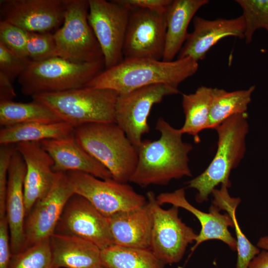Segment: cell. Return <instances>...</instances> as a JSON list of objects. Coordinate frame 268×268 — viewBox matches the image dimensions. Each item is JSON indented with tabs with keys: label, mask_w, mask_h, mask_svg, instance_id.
Returning <instances> with one entry per match:
<instances>
[{
	"label": "cell",
	"mask_w": 268,
	"mask_h": 268,
	"mask_svg": "<svg viewBox=\"0 0 268 268\" xmlns=\"http://www.w3.org/2000/svg\"><path fill=\"white\" fill-rule=\"evenodd\" d=\"M155 129L160 134L159 138L143 140L137 148V163L130 182L141 187L166 185L172 180L192 176L189 154L192 144L184 142L180 130L162 117L157 120Z\"/></svg>",
	"instance_id": "cell-1"
},
{
	"label": "cell",
	"mask_w": 268,
	"mask_h": 268,
	"mask_svg": "<svg viewBox=\"0 0 268 268\" xmlns=\"http://www.w3.org/2000/svg\"><path fill=\"white\" fill-rule=\"evenodd\" d=\"M198 68V62L190 57L171 62L147 58L124 59L116 66L104 69L85 86L111 89L119 94L156 84L178 88L195 74Z\"/></svg>",
	"instance_id": "cell-2"
},
{
	"label": "cell",
	"mask_w": 268,
	"mask_h": 268,
	"mask_svg": "<svg viewBox=\"0 0 268 268\" xmlns=\"http://www.w3.org/2000/svg\"><path fill=\"white\" fill-rule=\"evenodd\" d=\"M78 144L104 166L114 180L128 183L136 168L137 149L116 123H91L74 128Z\"/></svg>",
	"instance_id": "cell-3"
},
{
	"label": "cell",
	"mask_w": 268,
	"mask_h": 268,
	"mask_svg": "<svg viewBox=\"0 0 268 268\" xmlns=\"http://www.w3.org/2000/svg\"><path fill=\"white\" fill-rule=\"evenodd\" d=\"M247 118V113L234 115L215 128L218 141L214 157L202 173L187 182L188 188L197 190L198 202L206 201L220 184L231 186V172L238 166L246 150Z\"/></svg>",
	"instance_id": "cell-4"
},
{
	"label": "cell",
	"mask_w": 268,
	"mask_h": 268,
	"mask_svg": "<svg viewBox=\"0 0 268 268\" xmlns=\"http://www.w3.org/2000/svg\"><path fill=\"white\" fill-rule=\"evenodd\" d=\"M118 95L111 89L85 86L31 97L49 107L61 121L75 128L91 123H116Z\"/></svg>",
	"instance_id": "cell-5"
},
{
	"label": "cell",
	"mask_w": 268,
	"mask_h": 268,
	"mask_svg": "<svg viewBox=\"0 0 268 268\" xmlns=\"http://www.w3.org/2000/svg\"><path fill=\"white\" fill-rule=\"evenodd\" d=\"M104 61L76 63L55 57L32 62L18 78L21 91L31 96L85 87L103 71Z\"/></svg>",
	"instance_id": "cell-6"
},
{
	"label": "cell",
	"mask_w": 268,
	"mask_h": 268,
	"mask_svg": "<svg viewBox=\"0 0 268 268\" xmlns=\"http://www.w3.org/2000/svg\"><path fill=\"white\" fill-rule=\"evenodd\" d=\"M65 5L63 24L53 33L57 57L76 63L104 60L88 22V0H65Z\"/></svg>",
	"instance_id": "cell-7"
},
{
	"label": "cell",
	"mask_w": 268,
	"mask_h": 268,
	"mask_svg": "<svg viewBox=\"0 0 268 268\" xmlns=\"http://www.w3.org/2000/svg\"><path fill=\"white\" fill-rule=\"evenodd\" d=\"M156 197L151 191L146 194L153 216L150 249L164 265L177 263L183 258L189 244L195 241L198 234L179 217V207L172 205L164 209Z\"/></svg>",
	"instance_id": "cell-8"
},
{
	"label": "cell",
	"mask_w": 268,
	"mask_h": 268,
	"mask_svg": "<svg viewBox=\"0 0 268 268\" xmlns=\"http://www.w3.org/2000/svg\"><path fill=\"white\" fill-rule=\"evenodd\" d=\"M66 173L74 193L85 198L106 217L140 207L147 202L145 197L128 183L113 179L103 180L81 172Z\"/></svg>",
	"instance_id": "cell-9"
},
{
	"label": "cell",
	"mask_w": 268,
	"mask_h": 268,
	"mask_svg": "<svg viewBox=\"0 0 268 268\" xmlns=\"http://www.w3.org/2000/svg\"><path fill=\"white\" fill-rule=\"evenodd\" d=\"M88 20L101 49L105 69L124 59L123 47L131 11L116 0H88Z\"/></svg>",
	"instance_id": "cell-10"
},
{
	"label": "cell",
	"mask_w": 268,
	"mask_h": 268,
	"mask_svg": "<svg viewBox=\"0 0 268 268\" xmlns=\"http://www.w3.org/2000/svg\"><path fill=\"white\" fill-rule=\"evenodd\" d=\"M179 92L178 88L156 84L119 94L115 106L116 123L137 149L143 135L150 131L147 119L153 106L165 97Z\"/></svg>",
	"instance_id": "cell-11"
},
{
	"label": "cell",
	"mask_w": 268,
	"mask_h": 268,
	"mask_svg": "<svg viewBox=\"0 0 268 268\" xmlns=\"http://www.w3.org/2000/svg\"><path fill=\"white\" fill-rule=\"evenodd\" d=\"M74 194L66 172H56L50 191L36 202L26 217L24 250L51 237L67 202Z\"/></svg>",
	"instance_id": "cell-12"
},
{
	"label": "cell",
	"mask_w": 268,
	"mask_h": 268,
	"mask_svg": "<svg viewBox=\"0 0 268 268\" xmlns=\"http://www.w3.org/2000/svg\"><path fill=\"white\" fill-rule=\"evenodd\" d=\"M165 13L140 8L131 11L123 47L124 59L162 60L166 32Z\"/></svg>",
	"instance_id": "cell-13"
},
{
	"label": "cell",
	"mask_w": 268,
	"mask_h": 268,
	"mask_svg": "<svg viewBox=\"0 0 268 268\" xmlns=\"http://www.w3.org/2000/svg\"><path fill=\"white\" fill-rule=\"evenodd\" d=\"M55 233L83 238L101 250L114 245L107 217L76 194L67 202Z\"/></svg>",
	"instance_id": "cell-14"
},
{
	"label": "cell",
	"mask_w": 268,
	"mask_h": 268,
	"mask_svg": "<svg viewBox=\"0 0 268 268\" xmlns=\"http://www.w3.org/2000/svg\"><path fill=\"white\" fill-rule=\"evenodd\" d=\"M65 11V0H6L0 2V20L28 32H50L63 23Z\"/></svg>",
	"instance_id": "cell-15"
},
{
	"label": "cell",
	"mask_w": 268,
	"mask_h": 268,
	"mask_svg": "<svg viewBox=\"0 0 268 268\" xmlns=\"http://www.w3.org/2000/svg\"><path fill=\"white\" fill-rule=\"evenodd\" d=\"M193 31L178 55V59L190 57L198 62L221 39L233 36L244 39L245 25L242 15L233 18L207 20L200 16L193 18Z\"/></svg>",
	"instance_id": "cell-16"
},
{
	"label": "cell",
	"mask_w": 268,
	"mask_h": 268,
	"mask_svg": "<svg viewBox=\"0 0 268 268\" xmlns=\"http://www.w3.org/2000/svg\"><path fill=\"white\" fill-rule=\"evenodd\" d=\"M156 198L160 205L168 203L182 208L190 212L198 219L201 229L196 239L195 245L191 248L192 252L201 243L209 240L221 241L232 250L236 251V239L232 236L228 229L229 227L233 228L232 219L228 214H221L215 205H211L208 213L201 211L187 200L184 188L172 192L162 193Z\"/></svg>",
	"instance_id": "cell-17"
},
{
	"label": "cell",
	"mask_w": 268,
	"mask_h": 268,
	"mask_svg": "<svg viewBox=\"0 0 268 268\" xmlns=\"http://www.w3.org/2000/svg\"><path fill=\"white\" fill-rule=\"evenodd\" d=\"M16 146L26 165L24 195L27 216L36 202L50 191L56 172L52 158L40 142H20Z\"/></svg>",
	"instance_id": "cell-18"
},
{
	"label": "cell",
	"mask_w": 268,
	"mask_h": 268,
	"mask_svg": "<svg viewBox=\"0 0 268 268\" xmlns=\"http://www.w3.org/2000/svg\"><path fill=\"white\" fill-rule=\"evenodd\" d=\"M25 174L24 160L16 149L8 169L5 201L12 255L24 249V224L26 216L24 195Z\"/></svg>",
	"instance_id": "cell-19"
},
{
	"label": "cell",
	"mask_w": 268,
	"mask_h": 268,
	"mask_svg": "<svg viewBox=\"0 0 268 268\" xmlns=\"http://www.w3.org/2000/svg\"><path fill=\"white\" fill-rule=\"evenodd\" d=\"M54 161L55 172L77 171L103 180L113 179L110 172L78 144L73 134L40 142Z\"/></svg>",
	"instance_id": "cell-20"
},
{
	"label": "cell",
	"mask_w": 268,
	"mask_h": 268,
	"mask_svg": "<svg viewBox=\"0 0 268 268\" xmlns=\"http://www.w3.org/2000/svg\"><path fill=\"white\" fill-rule=\"evenodd\" d=\"M107 218L114 245L150 249L153 216L148 201L140 207L120 211Z\"/></svg>",
	"instance_id": "cell-21"
},
{
	"label": "cell",
	"mask_w": 268,
	"mask_h": 268,
	"mask_svg": "<svg viewBox=\"0 0 268 268\" xmlns=\"http://www.w3.org/2000/svg\"><path fill=\"white\" fill-rule=\"evenodd\" d=\"M53 268H97L101 250L83 238L54 233L50 237Z\"/></svg>",
	"instance_id": "cell-22"
},
{
	"label": "cell",
	"mask_w": 268,
	"mask_h": 268,
	"mask_svg": "<svg viewBox=\"0 0 268 268\" xmlns=\"http://www.w3.org/2000/svg\"><path fill=\"white\" fill-rule=\"evenodd\" d=\"M208 0H172L166 12V32L162 61H174L184 44L188 27L196 13Z\"/></svg>",
	"instance_id": "cell-23"
},
{
	"label": "cell",
	"mask_w": 268,
	"mask_h": 268,
	"mask_svg": "<svg viewBox=\"0 0 268 268\" xmlns=\"http://www.w3.org/2000/svg\"><path fill=\"white\" fill-rule=\"evenodd\" d=\"M74 129L71 125L64 121L31 123L2 128L0 131V144L59 138L73 134Z\"/></svg>",
	"instance_id": "cell-24"
},
{
	"label": "cell",
	"mask_w": 268,
	"mask_h": 268,
	"mask_svg": "<svg viewBox=\"0 0 268 268\" xmlns=\"http://www.w3.org/2000/svg\"><path fill=\"white\" fill-rule=\"evenodd\" d=\"M212 89L201 86L194 93L182 95L185 121L180 130L183 134L193 136L196 143L200 141L199 133L208 128Z\"/></svg>",
	"instance_id": "cell-25"
},
{
	"label": "cell",
	"mask_w": 268,
	"mask_h": 268,
	"mask_svg": "<svg viewBox=\"0 0 268 268\" xmlns=\"http://www.w3.org/2000/svg\"><path fill=\"white\" fill-rule=\"evenodd\" d=\"M255 87L230 92L213 88L207 129L215 130L230 117L247 113Z\"/></svg>",
	"instance_id": "cell-26"
},
{
	"label": "cell",
	"mask_w": 268,
	"mask_h": 268,
	"mask_svg": "<svg viewBox=\"0 0 268 268\" xmlns=\"http://www.w3.org/2000/svg\"><path fill=\"white\" fill-rule=\"evenodd\" d=\"M61 120L47 106L33 100L0 102V125L3 128L31 123H56Z\"/></svg>",
	"instance_id": "cell-27"
},
{
	"label": "cell",
	"mask_w": 268,
	"mask_h": 268,
	"mask_svg": "<svg viewBox=\"0 0 268 268\" xmlns=\"http://www.w3.org/2000/svg\"><path fill=\"white\" fill-rule=\"evenodd\" d=\"M228 188L227 186L221 185L219 189H215L211 194L213 197L212 203L220 210L226 211L232 219L237 242L236 268H248L251 261L260 251L247 239L240 228L236 217V210L241 200L231 197Z\"/></svg>",
	"instance_id": "cell-28"
},
{
	"label": "cell",
	"mask_w": 268,
	"mask_h": 268,
	"mask_svg": "<svg viewBox=\"0 0 268 268\" xmlns=\"http://www.w3.org/2000/svg\"><path fill=\"white\" fill-rule=\"evenodd\" d=\"M101 263L105 268H164L165 265L150 249L115 245L101 250Z\"/></svg>",
	"instance_id": "cell-29"
},
{
	"label": "cell",
	"mask_w": 268,
	"mask_h": 268,
	"mask_svg": "<svg viewBox=\"0 0 268 268\" xmlns=\"http://www.w3.org/2000/svg\"><path fill=\"white\" fill-rule=\"evenodd\" d=\"M50 238L12 255L8 268H53Z\"/></svg>",
	"instance_id": "cell-30"
},
{
	"label": "cell",
	"mask_w": 268,
	"mask_h": 268,
	"mask_svg": "<svg viewBox=\"0 0 268 268\" xmlns=\"http://www.w3.org/2000/svg\"><path fill=\"white\" fill-rule=\"evenodd\" d=\"M243 10L245 25L244 39L251 42L255 32L264 29L268 32V0H236Z\"/></svg>",
	"instance_id": "cell-31"
},
{
	"label": "cell",
	"mask_w": 268,
	"mask_h": 268,
	"mask_svg": "<svg viewBox=\"0 0 268 268\" xmlns=\"http://www.w3.org/2000/svg\"><path fill=\"white\" fill-rule=\"evenodd\" d=\"M26 53L32 62H40L57 57L54 34L51 32H28Z\"/></svg>",
	"instance_id": "cell-32"
},
{
	"label": "cell",
	"mask_w": 268,
	"mask_h": 268,
	"mask_svg": "<svg viewBox=\"0 0 268 268\" xmlns=\"http://www.w3.org/2000/svg\"><path fill=\"white\" fill-rule=\"evenodd\" d=\"M28 32L7 22L0 21V44L13 53L28 58Z\"/></svg>",
	"instance_id": "cell-33"
},
{
	"label": "cell",
	"mask_w": 268,
	"mask_h": 268,
	"mask_svg": "<svg viewBox=\"0 0 268 268\" xmlns=\"http://www.w3.org/2000/svg\"><path fill=\"white\" fill-rule=\"evenodd\" d=\"M32 62L29 58L19 56L0 44V72L12 82L24 72Z\"/></svg>",
	"instance_id": "cell-34"
},
{
	"label": "cell",
	"mask_w": 268,
	"mask_h": 268,
	"mask_svg": "<svg viewBox=\"0 0 268 268\" xmlns=\"http://www.w3.org/2000/svg\"><path fill=\"white\" fill-rule=\"evenodd\" d=\"M16 149V144H0V218L6 215L8 169L12 156Z\"/></svg>",
	"instance_id": "cell-35"
},
{
	"label": "cell",
	"mask_w": 268,
	"mask_h": 268,
	"mask_svg": "<svg viewBox=\"0 0 268 268\" xmlns=\"http://www.w3.org/2000/svg\"><path fill=\"white\" fill-rule=\"evenodd\" d=\"M8 223L6 215L0 218V268H8L11 257Z\"/></svg>",
	"instance_id": "cell-36"
},
{
	"label": "cell",
	"mask_w": 268,
	"mask_h": 268,
	"mask_svg": "<svg viewBox=\"0 0 268 268\" xmlns=\"http://www.w3.org/2000/svg\"><path fill=\"white\" fill-rule=\"evenodd\" d=\"M117 2L129 8L145 9L159 13H165L172 0H116Z\"/></svg>",
	"instance_id": "cell-37"
},
{
	"label": "cell",
	"mask_w": 268,
	"mask_h": 268,
	"mask_svg": "<svg viewBox=\"0 0 268 268\" xmlns=\"http://www.w3.org/2000/svg\"><path fill=\"white\" fill-rule=\"evenodd\" d=\"M16 96L12 82L0 72V102L13 101Z\"/></svg>",
	"instance_id": "cell-38"
},
{
	"label": "cell",
	"mask_w": 268,
	"mask_h": 268,
	"mask_svg": "<svg viewBox=\"0 0 268 268\" xmlns=\"http://www.w3.org/2000/svg\"><path fill=\"white\" fill-rule=\"evenodd\" d=\"M248 268H268V251L260 252L251 261Z\"/></svg>",
	"instance_id": "cell-39"
},
{
	"label": "cell",
	"mask_w": 268,
	"mask_h": 268,
	"mask_svg": "<svg viewBox=\"0 0 268 268\" xmlns=\"http://www.w3.org/2000/svg\"><path fill=\"white\" fill-rule=\"evenodd\" d=\"M257 246L263 250L268 251V236L261 238L257 243Z\"/></svg>",
	"instance_id": "cell-40"
},
{
	"label": "cell",
	"mask_w": 268,
	"mask_h": 268,
	"mask_svg": "<svg viewBox=\"0 0 268 268\" xmlns=\"http://www.w3.org/2000/svg\"><path fill=\"white\" fill-rule=\"evenodd\" d=\"M97 268H105L103 267L102 266H100V267H98Z\"/></svg>",
	"instance_id": "cell-41"
}]
</instances>
